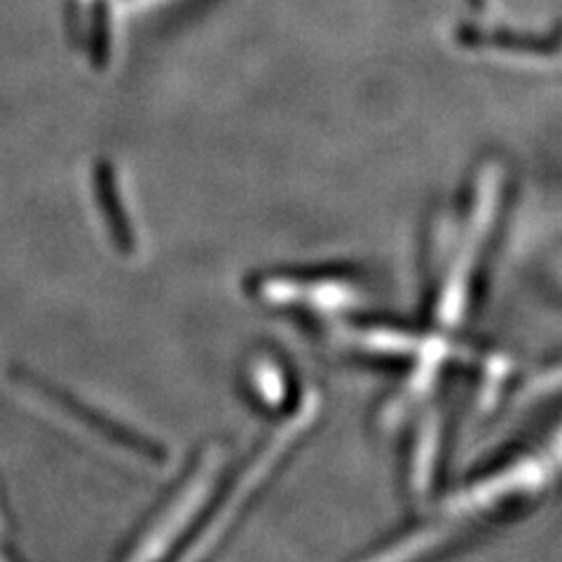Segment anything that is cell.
Returning <instances> with one entry per match:
<instances>
[{"instance_id": "obj_5", "label": "cell", "mask_w": 562, "mask_h": 562, "mask_svg": "<svg viewBox=\"0 0 562 562\" xmlns=\"http://www.w3.org/2000/svg\"><path fill=\"white\" fill-rule=\"evenodd\" d=\"M227 467H231V450L223 441H209L192 452L179 479L171 483L146 520L136 527V532L125 543L122 558L160 560L179 553L173 549H181L206 516Z\"/></svg>"}, {"instance_id": "obj_4", "label": "cell", "mask_w": 562, "mask_h": 562, "mask_svg": "<svg viewBox=\"0 0 562 562\" xmlns=\"http://www.w3.org/2000/svg\"><path fill=\"white\" fill-rule=\"evenodd\" d=\"M12 392L24 403V408L41 415L49 425L59 427L78 443L90 446L113 462L136 467L138 471H165L169 464L167 448L153 436L140 434L125 422L105 417L90 403L80 401L61 386L45 378L16 368L10 375Z\"/></svg>"}, {"instance_id": "obj_11", "label": "cell", "mask_w": 562, "mask_h": 562, "mask_svg": "<svg viewBox=\"0 0 562 562\" xmlns=\"http://www.w3.org/2000/svg\"><path fill=\"white\" fill-rule=\"evenodd\" d=\"M10 547H12V527H10V516H8L3 495H0V558L14 555Z\"/></svg>"}, {"instance_id": "obj_10", "label": "cell", "mask_w": 562, "mask_h": 562, "mask_svg": "<svg viewBox=\"0 0 562 562\" xmlns=\"http://www.w3.org/2000/svg\"><path fill=\"white\" fill-rule=\"evenodd\" d=\"M92 188L97 195L103 231L109 233L117 254L134 256L138 239L134 231V221L130 216L127 200L122 195V183L115 165L99 162L92 173Z\"/></svg>"}, {"instance_id": "obj_8", "label": "cell", "mask_w": 562, "mask_h": 562, "mask_svg": "<svg viewBox=\"0 0 562 562\" xmlns=\"http://www.w3.org/2000/svg\"><path fill=\"white\" fill-rule=\"evenodd\" d=\"M425 408V406H422ZM417 419L403 448L401 485L413 504H427L434 499L450 454L452 413L446 403H434L431 408L415 413Z\"/></svg>"}, {"instance_id": "obj_2", "label": "cell", "mask_w": 562, "mask_h": 562, "mask_svg": "<svg viewBox=\"0 0 562 562\" xmlns=\"http://www.w3.org/2000/svg\"><path fill=\"white\" fill-rule=\"evenodd\" d=\"M319 417L322 392L314 386H305L301 401L289 413L277 417L274 429L260 438L258 446L246 454L241 467H227L216 499L211 502L206 516L173 558H206L218 549L249 516L262 492L272 485L295 450L307 441Z\"/></svg>"}, {"instance_id": "obj_6", "label": "cell", "mask_w": 562, "mask_h": 562, "mask_svg": "<svg viewBox=\"0 0 562 562\" xmlns=\"http://www.w3.org/2000/svg\"><path fill=\"white\" fill-rule=\"evenodd\" d=\"M262 307L284 312L305 324L357 310L371 289V277L351 266L279 268L256 272L244 284Z\"/></svg>"}, {"instance_id": "obj_3", "label": "cell", "mask_w": 562, "mask_h": 562, "mask_svg": "<svg viewBox=\"0 0 562 562\" xmlns=\"http://www.w3.org/2000/svg\"><path fill=\"white\" fill-rule=\"evenodd\" d=\"M558 448L560 434L558 425H553L549 438L506 452L497 462L471 473V479L438 506V516L457 527L464 520L495 522L522 514L525 506L532 504L555 479Z\"/></svg>"}, {"instance_id": "obj_9", "label": "cell", "mask_w": 562, "mask_h": 562, "mask_svg": "<svg viewBox=\"0 0 562 562\" xmlns=\"http://www.w3.org/2000/svg\"><path fill=\"white\" fill-rule=\"evenodd\" d=\"M241 394L268 417H281L301 401L305 386L297 382L293 366L274 349H256L241 363Z\"/></svg>"}, {"instance_id": "obj_1", "label": "cell", "mask_w": 562, "mask_h": 562, "mask_svg": "<svg viewBox=\"0 0 562 562\" xmlns=\"http://www.w3.org/2000/svg\"><path fill=\"white\" fill-rule=\"evenodd\" d=\"M512 195V171L499 155H487L471 169L460 209L431 214L425 237V305L431 328L462 336L473 322Z\"/></svg>"}, {"instance_id": "obj_7", "label": "cell", "mask_w": 562, "mask_h": 562, "mask_svg": "<svg viewBox=\"0 0 562 562\" xmlns=\"http://www.w3.org/2000/svg\"><path fill=\"white\" fill-rule=\"evenodd\" d=\"M312 336L322 338L336 355L355 366L375 368V371H403L415 357L427 328L413 319L390 314L345 312L324 322L305 324Z\"/></svg>"}]
</instances>
